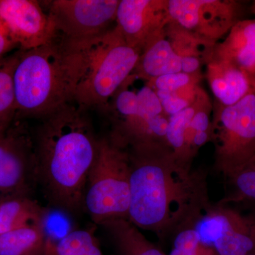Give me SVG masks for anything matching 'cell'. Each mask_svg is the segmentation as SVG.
Masks as SVG:
<instances>
[{
    "mask_svg": "<svg viewBox=\"0 0 255 255\" xmlns=\"http://www.w3.org/2000/svg\"><path fill=\"white\" fill-rule=\"evenodd\" d=\"M130 160V206L128 219L140 229L165 239L195 225L210 204L205 174L178 162L164 141L127 148Z\"/></svg>",
    "mask_w": 255,
    "mask_h": 255,
    "instance_id": "6da1fadb",
    "label": "cell"
},
{
    "mask_svg": "<svg viewBox=\"0 0 255 255\" xmlns=\"http://www.w3.org/2000/svg\"><path fill=\"white\" fill-rule=\"evenodd\" d=\"M86 110L69 102L41 119L33 133L38 186L48 203L70 216L84 211L87 179L100 137Z\"/></svg>",
    "mask_w": 255,
    "mask_h": 255,
    "instance_id": "7a4b0ae2",
    "label": "cell"
},
{
    "mask_svg": "<svg viewBox=\"0 0 255 255\" xmlns=\"http://www.w3.org/2000/svg\"><path fill=\"white\" fill-rule=\"evenodd\" d=\"M62 38L71 70L73 102L86 110H105L133 73L140 52L128 44L116 26L90 38Z\"/></svg>",
    "mask_w": 255,
    "mask_h": 255,
    "instance_id": "3957f363",
    "label": "cell"
},
{
    "mask_svg": "<svg viewBox=\"0 0 255 255\" xmlns=\"http://www.w3.org/2000/svg\"><path fill=\"white\" fill-rule=\"evenodd\" d=\"M14 119H41L73 101V80L63 40L21 50L15 67Z\"/></svg>",
    "mask_w": 255,
    "mask_h": 255,
    "instance_id": "277c9868",
    "label": "cell"
},
{
    "mask_svg": "<svg viewBox=\"0 0 255 255\" xmlns=\"http://www.w3.org/2000/svg\"><path fill=\"white\" fill-rule=\"evenodd\" d=\"M130 167L127 149L100 137L97 158L87 179L84 211L97 225L126 218L130 206Z\"/></svg>",
    "mask_w": 255,
    "mask_h": 255,
    "instance_id": "5b68a950",
    "label": "cell"
},
{
    "mask_svg": "<svg viewBox=\"0 0 255 255\" xmlns=\"http://www.w3.org/2000/svg\"><path fill=\"white\" fill-rule=\"evenodd\" d=\"M215 169L231 179L255 162V93L221 107L212 122Z\"/></svg>",
    "mask_w": 255,
    "mask_h": 255,
    "instance_id": "8992f818",
    "label": "cell"
},
{
    "mask_svg": "<svg viewBox=\"0 0 255 255\" xmlns=\"http://www.w3.org/2000/svg\"><path fill=\"white\" fill-rule=\"evenodd\" d=\"M38 186L33 132L14 119L0 135V201L31 197Z\"/></svg>",
    "mask_w": 255,
    "mask_h": 255,
    "instance_id": "52a82bcc",
    "label": "cell"
},
{
    "mask_svg": "<svg viewBox=\"0 0 255 255\" xmlns=\"http://www.w3.org/2000/svg\"><path fill=\"white\" fill-rule=\"evenodd\" d=\"M241 4L220 0H168L169 23L211 44L239 20Z\"/></svg>",
    "mask_w": 255,
    "mask_h": 255,
    "instance_id": "ba28073f",
    "label": "cell"
},
{
    "mask_svg": "<svg viewBox=\"0 0 255 255\" xmlns=\"http://www.w3.org/2000/svg\"><path fill=\"white\" fill-rule=\"evenodd\" d=\"M120 0H53L43 1L58 36L69 40L98 36L116 21Z\"/></svg>",
    "mask_w": 255,
    "mask_h": 255,
    "instance_id": "9c48e42d",
    "label": "cell"
},
{
    "mask_svg": "<svg viewBox=\"0 0 255 255\" xmlns=\"http://www.w3.org/2000/svg\"><path fill=\"white\" fill-rule=\"evenodd\" d=\"M0 18L21 50L44 46L58 36L53 18L36 0H0Z\"/></svg>",
    "mask_w": 255,
    "mask_h": 255,
    "instance_id": "30bf717a",
    "label": "cell"
},
{
    "mask_svg": "<svg viewBox=\"0 0 255 255\" xmlns=\"http://www.w3.org/2000/svg\"><path fill=\"white\" fill-rule=\"evenodd\" d=\"M167 5L164 0H120L115 26L128 44L141 53L149 43L166 33L169 23Z\"/></svg>",
    "mask_w": 255,
    "mask_h": 255,
    "instance_id": "8fae6325",
    "label": "cell"
},
{
    "mask_svg": "<svg viewBox=\"0 0 255 255\" xmlns=\"http://www.w3.org/2000/svg\"><path fill=\"white\" fill-rule=\"evenodd\" d=\"M206 216L217 224L213 237L219 255L255 254V222L232 209L211 207Z\"/></svg>",
    "mask_w": 255,
    "mask_h": 255,
    "instance_id": "7c38bea8",
    "label": "cell"
},
{
    "mask_svg": "<svg viewBox=\"0 0 255 255\" xmlns=\"http://www.w3.org/2000/svg\"><path fill=\"white\" fill-rule=\"evenodd\" d=\"M208 79L211 91L221 107H229L253 92L248 74L236 65L210 53Z\"/></svg>",
    "mask_w": 255,
    "mask_h": 255,
    "instance_id": "4fadbf2b",
    "label": "cell"
},
{
    "mask_svg": "<svg viewBox=\"0 0 255 255\" xmlns=\"http://www.w3.org/2000/svg\"><path fill=\"white\" fill-rule=\"evenodd\" d=\"M211 54L226 60L246 72L255 70V20H241L228 33L223 43Z\"/></svg>",
    "mask_w": 255,
    "mask_h": 255,
    "instance_id": "5bb4252c",
    "label": "cell"
},
{
    "mask_svg": "<svg viewBox=\"0 0 255 255\" xmlns=\"http://www.w3.org/2000/svg\"><path fill=\"white\" fill-rule=\"evenodd\" d=\"M165 35L157 37L142 50L132 75L150 81L163 75L181 72V57Z\"/></svg>",
    "mask_w": 255,
    "mask_h": 255,
    "instance_id": "9a60e30c",
    "label": "cell"
},
{
    "mask_svg": "<svg viewBox=\"0 0 255 255\" xmlns=\"http://www.w3.org/2000/svg\"><path fill=\"white\" fill-rule=\"evenodd\" d=\"M100 226L108 233L121 255H166L126 218L107 220Z\"/></svg>",
    "mask_w": 255,
    "mask_h": 255,
    "instance_id": "2e32d148",
    "label": "cell"
},
{
    "mask_svg": "<svg viewBox=\"0 0 255 255\" xmlns=\"http://www.w3.org/2000/svg\"><path fill=\"white\" fill-rule=\"evenodd\" d=\"M47 211L31 197L0 201V235L26 226L43 225Z\"/></svg>",
    "mask_w": 255,
    "mask_h": 255,
    "instance_id": "e0dca14e",
    "label": "cell"
},
{
    "mask_svg": "<svg viewBox=\"0 0 255 255\" xmlns=\"http://www.w3.org/2000/svg\"><path fill=\"white\" fill-rule=\"evenodd\" d=\"M48 239L43 225L18 228L0 235V255H44Z\"/></svg>",
    "mask_w": 255,
    "mask_h": 255,
    "instance_id": "ac0fdd59",
    "label": "cell"
},
{
    "mask_svg": "<svg viewBox=\"0 0 255 255\" xmlns=\"http://www.w3.org/2000/svg\"><path fill=\"white\" fill-rule=\"evenodd\" d=\"M56 255H104L94 229L70 231L55 243Z\"/></svg>",
    "mask_w": 255,
    "mask_h": 255,
    "instance_id": "d6986e66",
    "label": "cell"
},
{
    "mask_svg": "<svg viewBox=\"0 0 255 255\" xmlns=\"http://www.w3.org/2000/svg\"><path fill=\"white\" fill-rule=\"evenodd\" d=\"M196 100L192 105L179 113L169 117L166 142L173 151L178 162L182 165L191 167L186 162L184 135L188 126L195 114Z\"/></svg>",
    "mask_w": 255,
    "mask_h": 255,
    "instance_id": "ffe728a7",
    "label": "cell"
},
{
    "mask_svg": "<svg viewBox=\"0 0 255 255\" xmlns=\"http://www.w3.org/2000/svg\"><path fill=\"white\" fill-rule=\"evenodd\" d=\"M21 50L0 61V121L14 119V72Z\"/></svg>",
    "mask_w": 255,
    "mask_h": 255,
    "instance_id": "44dd1931",
    "label": "cell"
},
{
    "mask_svg": "<svg viewBox=\"0 0 255 255\" xmlns=\"http://www.w3.org/2000/svg\"><path fill=\"white\" fill-rule=\"evenodd\" d=\"M169 255H219L214 247L206 245L195 226H187L175 233Z\"/></svg>",
    "mask_w": 255,
    "mask_h": 255,
    "instance_id": "7402d4cb",
    "label": "cell"
},
{
    "mask_svg": "<svg viewBox=\"0 0 255 255\" xmlns=\"http://www.w3.org/2000/svg\"><path fill=\"white\" fill-rule=\"evenodd\" d=\"M238 198L255 201V162L231 178Z\"/></svg>",
    "mask_w": 255,
    "mask_h": 255,
    "instance_id": "603a6c76",
    "label": "cell"
},
{
    "mask_svg": "<svg viewBox=\"0 0 255 255\" xmlns=\"http://www.w3.org/2000/svg\"><path fill=\"white\" fill-rule=\"evenodd\" d=\"M192 75L179 72L169 74L148 81V85L155 90L177 92L193 83Z\"/></svg>",
    "mask_w": 255,
    "mask_h": 255,
    "instance_id": "cb8c5ba5",
    "label": "cell"
},
{
    "mask_svg": "<svg viewBox=\"0 0 255 255\" xmlns=\"http://www.w3.org/2000/svg\"><path fill=\"white\" fill-rule=\"evenodd\" d=\"M193 104L194 103L191 102L190 101L177 95L175 92H172V96L169 98L161 101V105H162L164 113L168 115L169 117L182 112V110H185Z\"/></svg>",
    "mask_w": 255,
    "mask_h": 255,
    "instance_id": "d4e9b609",
    "label": "cell"
},
{
    "mask_svg": "<svg viewBox=\"0 0 255 255\" xmlns=\"http://www.w3.org/2000/svg\"><path fill=\"white\" fill-rule=\"evenodd\" d=\"M16 45L10 36L9 32L0 18V61L6 56V53L12 50Z\"/></svg>",
    "mask_w": 255,
    "mask_h": 255,
    "instance_id": "484cf974",
    "label": "cell"
},
{
    "mask_svg": "<svg viewBox=\"0 0 255 255\" xmlns=\"http://www.w3.org/2000/svg\"><path fill=\"white\" fill-rule=\"evenodd\" d=\"M201 62L198 57L187 56L181 57V72L192 75L199 70Z\"/></svg>",
    "mask_w": 255,
    "mask_h": 255,
    "instance_id": "4316f807",
    "label": "cell"
},
{
    "mask_svg": "<svg viewBox=\"0 0 255 255\" xmlns=\"http://www.w3.org/2000/svg\"><path fill=\"white\" fill-rule=\"evenodd\" d=\"M44 255H56L55 251V242L48 238L46 253Z\"/></svg>",
    "mask_w": 255,
    "mask_h": 255,
    "instance_id": "83f0119b",
    "label": "cell"
},
{
    "mask_svg": "<svg viewBox=\"0 0 255 255\" xmlns=\"http://www.w3.org/2000/svg\"><path fill=\"white\" fill-rule=\"evenodd\" d=\"M14 119H7V120L0 121V135L7 129L10 124Z\"/></svg>",
    "mask_w": 255,
    "mask_h": 255,
    "instance_id": "f1b7e54d",
    "label": "cell"
},
{
    "mask_svg": "<svg viewBox=\"0 0 255 255\" xmlns=\"http://www.w3.org/2000/svg\"><path fill=\"white\" fill-rule=\"evenodd\" d=\"M248 75V78H249L250 82H251L252 90H253V92L255 93V70L253 71V73Z\"/></svg>",
    "mask_w": 255,
    "mask_h": 255,
    "instance_id": "f546056e",
    "label": "cell"
},
{
    "mask_svg": "<svg viewBox=\"0 0 255 255\" xmlns=\"http://www.w3.org/2000/svg\"><path fill=\"white\" fill-rule=\"evenodd\" d=\"M253 12L255 13V1L254 2V4H253Z\"/></svg>",
    "mask_w": 255,
    "mask_h": 255,
    "instance_id": "4dcf8cb0",
    "label": "cell"
},
{
    "mask_svg": "<svg viewBox=\"0 0 255 255\" xmlns=\"http://www.w3.org/2000/svg\"><path fill=\"white\" fill-rule=\"evenodd\" d=\"M255 255V254H251V255Z\"/></svg>",
    "mask_w": 255,
    "mask_h": 255,
    "instance_id": "1f68e13d",
    "label": "cell"
}]
</instances>
